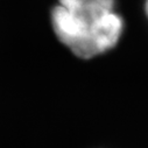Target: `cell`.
Masks as SVG:
<instances>
[{
	"label": "cell",
	"instance_id": "6da1fadb",
	"mask_svg": "<svg viewBox=\"0 0 148 148\" xmlns=\"http://www.w3.org/2000/svg\"><path fill=\"white\" fill-rule=\"evenodd\" d=\"M51 21L58 40L81 58L112 49L124 30L114 0H58Z\"/></svg>",
	"mask_w": 148,
	"mask_h": 148
},
{
	"label": "cell",
	"instance_id": "7a4b0ae2",
	"mask_svg": "<svg viewBox=\"0 0 148 148\" xmlns=\"http://www.w3.org/2000/svg\"><path fill=\"white\" fill-rule=\"evenodd\" d=\"M145 10H146V14L148 16V0H146V5H145Z\"/></svg>",
	"mask_w": 148,
	"mask_h": 148
}]
</instances>
